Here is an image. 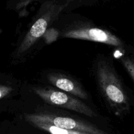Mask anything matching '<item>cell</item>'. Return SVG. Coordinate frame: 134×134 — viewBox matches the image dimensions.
I'll return each mask as SVG.
<instances>
[{
    "mask_svg": "<svg viewBox=\"0 0 134 134\" xmlns=\"http://www.w3.org/2000/svg\"><path fill=\"white\" fill-rule=\"evenodd\" d=\"M24 119L30 124L43 123L58 128L91 134H109L93 124L73 118L60 116L47 113L25 114Z\"/></svg>",
    "mask_w": 134,
    "mask_h": 134,
    "instance_id": "cell-4",
    "label": "cell"
},
{
    "mask_svg": "<svg viewBox=\"0 0 134 134\" xmlns=\"http://www.w3.org/2000/svg\"><path fill=\"white\" fill-rule=\"evenodd\" d=\"M36 1H38V0H17L16 9H18V10L24 9L30 3ZM47 1H51V0H47ZM53 1H55V0H53Z\"/></svg>",
    "mask_w": 134,
    "mask_h": 134,
    "instance_id": "cell-10",
    "label": "cell"
},
{
    "mask_svg": "<svg viewBox=\"0 0 134 134\" xmlns=\"http://www.w3.org/2000/svg\"><path fill=\"white\" fill-rule=\"evenodd\" d=\"M13 88L11 86L0 85V99L9 96L13 92Z\"/></svg>",
    "mask_w": 134,
    "mask_h": 134,
    "instance_id": "cell-9",
    "label": "cell"
},
{
    "mask_svg": "<svg viewBox=\"0 0 134 134\" xmlns=\"http://www.w3.org/2000/svg\"><path fill=\"white\" fill-rule=\"evenodd\" d=\"M120 58V62L134 82V51L130 50Z\"/></svg>",
    "mask_w": 134,
    "mask_h": 134,
    "instance_id": "cell-8",
    "label": "cell"
},
{
    "mask_svg": "<svg viewBox=\"0 0 134 134\" xmlns=\"http://www.w3.org/2000/svg\"><path fill=\"white\" fill-rule=\"evenodd\" d=\"M32 125L45 132H48L50 134H91L63 129V128H58L51 124H43V123H34V124H32Z\"/></svg>",
    "mask_w": 134,
    "mask_h": 134,
    "instance_id": "cell-7",
    "label": "cell"
},
{
    "mask_svg": "<svg viewBox=\"0 0 134 134\" xmlns=\"http://www.w3.org/2000/svg\"><path fill=\"white\" fill-rule=\"evenodd\" d=\"M55 1H56V0H55Z\"/></svg>",
    "mask_w": 134,
    "mask_h": 134,
    "instance_id": "cell-12",
    "label": "cell"
},
{
    "mask_svg": "<svg viewBox=\"0 0 134 134\" xmlns=\"http://www.w3.org/2000/svg\"><path fill=\"white\" fill-rule=\"evenodd\" d=\"M96 75L100 90L114 115L124 117L134 106V99L123 85L114 67L105 60L97 62Z\"/></svg>",
    "mask_w": 134,
    "mask_h": 134,
    "instance_id": "cell-1",
    "label": "cell"
},
{
    "mask_svg": "<svg viewBox=\"0 0 134 134\" xmlns=\"http://www.w3.org/2000/svg\"><path fill=\"white\" fill-rule=\"evenodd\" d=\"M33 91L42 100L51 105L56 106L78 113L95 117V111L85 103L71 95L51 88H34Z\"/></svg>",
    "mask_w": 134,
    "mask_h": 134,
    "instance_id": "cell-3",
    "label": "cell"
},
{
    "mask_svg": "<svg viewBox=\"0 0 134 134\" xmlns=\"http://www.w3.org/2000/svg\"><path fill=\"white\" fill-rule=\"evenodd\" d=\"M47 79L49 83L63 92L68 93L81 99H87L88 95L82 86L74 80L60 73H49Z\"/></svg>",
    "mask_w": 134,
    "mask_h": 134,
    "instance_id": "cell-6",
    "label": "cell"
},
{
    "mask_svg": "<svg viewBox=\"0 0 134 134\" xmlns=\"http://www.w3.org/2000/svg\"><path fill=\"white\" fill-rule=\"evenodd\" d=\"M63 37L96 42L116 47L123 48L125 46L123 41L110 31L97 27L80 26L75 27L64 31Z\"/></svg>",
    "mask_w": 134,
    "mask_h": 134,
    "instance_id": "cell-5",
    "label": "cell"
},
{
    "mask_svg": "<svg viewBox=\"0 0 134 134\" xmlns=\"http://www.w3.org/2000/svg\"><path fill=\"white\" fill-rule=\"evenodd\" d=\"M74 1V0H67V2L68 3H69V2H71V1Z\"/></svg>",
    "mask_w": 134,
    "mask_h": 134,
    "instance_id": "cell-11",
    "label": "cell"
},
{
    "mask_svg": "<svg viewBox=\"0 0 134 134\" xmlns=\"http://www.w3.org/2000/svg\"><path fill=\"white\" fill-rule=\"evenodd\" d=\"M68 3H60L56 1H47L41 7L36 20L29 29L22 41L15 51V57L20 58L26 54L32 47L44 35L53 22L68 5Z\"/></svg>",
    "mask_w": 134,
    "mask_h": 134,
    "instance_id": "cell-2",
    "label": "cell"
}]
</instances>
